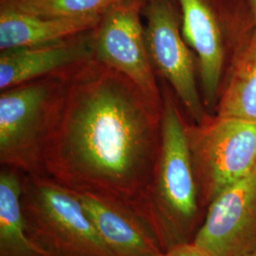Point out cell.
<instances>
[{
  "label": "cell",
  "mask_w": 256,
  "mask_h": 256,
  "mask_svg": "<svg viewBox=\"0 0 256 256\" xmlns=\"http://www.w3.org/2000/svg\"><path fill=\"white\" fill-rule=\"evenodd\" d=\"M62 74L41 174L72 192L120 202L142 218L160 153L162 108L93 57Z\"/></svg>",
  "instance_id": "6da1fadb"
},
{
  "label": "cell",
  "mask_w": 256,
  "mask_h": 256,
  "mask_svg": "<svg viewBox=\"0 0 256 256\" xmlns=\"http://www.w3.org/2000/svg\"><path fill=\"white\" fill-rule=\"evenodd\" d=\"M162 99L160 153L142 220L164 252L176 245L192 242L206 210L200 198L187 122L168 90H165Z\"/></svg>",
  "instance_id": "7a4b0ae2"
},
{
  "label": "cell",
  "mask_w": 256,
  "mask_h": 256,
  "mask_svg": "<svg viewBox=\"0 0 256 256\" xmlns=\"http://www.w3.org/2000/svg\"><path fill=\"white\" fill-rule=\"evenodd\" d=\"M28 232L48 256H115L75 192L42 174H22Z\"/></svg>",
  "instance_id": "3957f363"
},
{
  "label": "cell",
  "mask_w": 256,
  "mask_h": 256,
  "mask_svg": "<svg viewBox=\"0 0 256 256\" xmlns=\"http://www.w3.org/2000/svg\"><path fill=\"white\" fill-rule=\"evenodd\" d=\"M63 86L62 70L6 90L0 96V162L41 174L46 135Z\"/></svg>",
  "instance_id": "277c9868"
},
{
  "label": "cell",
  "mask_w": 256,
  "mask_h": 256,
  "mask_svg": "<svg viewBox=\"0 0 256 256\" xmlns=\"http://www.w3.org/2000/svg\"><path fill=\"white\" fill-rule=\"evenodd\" d=\"M200 198L206 210L234 183L256 169V122L210 115L186 124Z\"/></svg>",
  "instance_id": "5b68a950"
},
{
  "label": "cell",
  "mask_w": 256,
  "mask_h": 256,
  "mask_svg": "<svg viewBox=\"0 0 256 256\" xmlns=\"http://www.w3.org/2000/svg\"><path fill=\"white\" fill-rule=\"evenodd\" d=\"M147 0H128L108 10L92 30L93 58L126 76L156 106L164 99L147 50L142 12Z\"/></svg>",
  "instance_id": "8992f818"
},
{
  "label": "cell",
  "mask_w": 256,
  "mask_h": 256,
  "mask_svg": "<svg viewBox=\"0 0 256 256\" xmlns=\"http://www.w3.org/2000/svg\"><path fill=\"white\" fill-rule=\"evenodd\" d=\"M144 14L147 50L155 72L170 84L192 124H202L210 115L198 86V68L173 4L170 0H147Z\"/></svg>",
  "instance_id": "52a82bcc"
},
{
  "label": "cell",
  "mask_w": 256,
  "mask_h": 256,
  "mask_svg": "<svg viewBox=\"0 0 256 256\" xmlns=\"http://www.w3.org/2000/svg\"><path fill=\"white\" fill-rule=\"evenodd\" d=\"M192 242L212 256L256 250V169L212 202Z\"/></svg>",
  "instance_id": "ba28073f"
},
{
  "label": "cell",
  "mask_w": 256,
  "mask_h": 256,
  "mask_svg": "<svg viewBox=\"0 0 256 256\" xmlns=\"http://www.w3.org/2000/svg\"><path fill=\"white\" fill-rule=\"evenodd\" d=\"M182 9V32L196 52L202 99L209 115H214L224 84L240 46L226 34L209 0H178Z\"/></svg>",
  "instance_id": "9c48e42d"
},
{
  "label": "cell",
  "mask_w": 256,
  "mask_h": 256,
  "mask_svg": "<svg viewBox=\"0 0 256 256\" xmlns=\"http://www.w3.org/2000/svg\"><path fill=\"white\" fill-rule=\"evenodd\" d=\"M75 194L114 256H162L164 254L153 232L129 207L88 192Z\"/></svg>",
  "instance_id": "30bf717a"
},
{
  "label": "cell",
  "mask_w": 256,
  "mask_h": 256,
  "mask_svg": "<svg viewBox=\"0 0 256 256\" xmlns=\"http://www.w3.org/2000/svg\"><path fill=\"white\" fill-rule=\"evenodd\" d=\"M92 30L58 43L2 50L0 54L1 90L55 74L92 58Z\"/></svg>",
  "instance_id": "8fae6325"
},
{
  "label": "cell",
  "mask_w": 256,
  "mask_h": 256,
  "mask_svg": "<svg viewBox=\"0 0 256 256\" xmlns=\"http://www.w3.org/2000/svg\"><path fill=\"white\" fill-rule=\"evenodd\" d=\"M102 16L42 18L0 9V50L58 43L96 28Z\"/></svg>",
  "instance_id": "7c38bea8"
},
{
  "label": "cell",
  "mask_w": 256,
  "mask_h": 256,
  "mask_svg": "<svg viewBox=\"0 0 256 256\" xmlns=\"http://www.w3.org/2000/svg\"><path fill=\"white\" fill-rule=\"evenodd\" d=\"M214 115L256 122V28L230 66Z\"/></svg>",
  "instance_id": "4fadbf2b"
},
{
  "label": "cell",
  "mask_w": 256,
  "mask_h": 256,
  "mask_svg": "<svg viewBox=\"0 0 256 256\" xmlns=\"http://www.w3.org/2000/svg\"><path fill=\"white\" fill-rule=\"evenodd\" d=\"M22 173H0V256H48L28 232L21 204Z\"/></svg>",
  "instance_id": "5bb4252c"
},
{
  "label": "cell",
  "mask_w": 256,
  "mask_h": 256,
  "mask_svg": "<svg viewBox=\"0 0 256 256\" xmlns=\"http://www.w3.org/2000/svg\"><path fill=\"white\" fill-rule=\"evenodd\" d=\"M128 0H1L0 9L42 18H81L102 16Z\"/></svg>",
  "instance_id": "9a60e30c"
},
{
  "label": "cell",
  "mask_w": 256,
  "mask_h": 256,
  "mask_svg": "<svg viewBox=\"0 0 256 256\" xmlns=\"http://www.w3.org/2000/svg\"><path fill=\"white\" fill-rule=\"evenodd\" d=\"M162 256H212L204 248L194 242H187L169 248L164 252Z\"/></svg>",
  "instance_id": "2e32d148"
},
{
  "label": "cell",
  "mask_w": 256,
  "mask_h": 256,
  "mask_svg": "<svg viewBox=\"0 0 256 256\" xmlns=\"http://www.w3.org/2000/svg\"><path fill=\"white\" fill-rule=\"evenodd\" d=\"M250 7L252 10V22H254V28H256V0H248Z\"/></svg>",
  "instance_id": "e0dca14e"
},
{
  "label": "cell",
  "mask_w": 256,
  "mask_h": 256,
  "mask_svg": "<svg viewBox=\"0 0 256 256\" xmlns=\"http://www.w3.org/2000/svg\"><path fill=\"white\" fill-rule=\"evenodd\" d=\"M256 256V250H254V252H252V254H250V256Z\"/></svg>",
  "instance_id": "ac0fdd59"
}]
</instances>
